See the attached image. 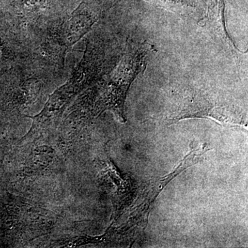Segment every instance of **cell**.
Returning a JSON list of instances; mask_svg holds the SVG:
<instances>
[{"label":"cell","mask_w":248,"mask_h":248,"mask_svg":"<svg viewBox=\"0 0 248 248\" xmlns=\"http://www.w3.org/2000/svg\"><path fill=\"white\" fill-rule=\"evenodd\" d=\"M102 63L101 54L98 53L95 48L87 46L70 79L50 94L40 113L30 117L32 125L22 138V142L37 141L58 128L62 115L73 99L95 82Z\"/></svg>","instance_id":"1"},{"label":"cell","mask_w":248,"mask_h":248,"mask_svg":"<svg viewBox=\"0 0 248 248\" xmlns=\"http://www.w3.org/2000/svg\"><path fill=\"white\" fill-rule=\"evenodd\" d=\"M152 46L147 43L127 45L120 62L108 73L102 72L95 82L101 85L100 97L98 99L96 112L110 110L121 122H126L125 102L130 86L134 80L145 71L147 55Z\"/></svg>","instance_id":"2"},{"label":"cell","mask_w":248,"mask_h":248,"mask_svg":"<svg viewBox=\"0 0 248 248\" xmlns=\"http://www.w3.org/2000/svg\"><path fill=\"white\" fill-rule=\"evenodd\" d=\"M188 118L210 119L229 127L247 126L244 114L213 91L197 88L186 89L170 114L169 124Z\"/></svg>","instance_id":"3"},{"label":"cell","mask_w":248,"mask_h":248,"mask_svg":"<svg viewBox=\"0 0 248 248\" xmlns=\"http://www.w3.org/2000/svg\"><path fill=\"white\" fill-rule=\"evenodd\" d=\"M197 161L195 155L190 153L174 172L148 184L140 195L141 197L138 199V202L134 205V208L130 210L128 220L122 226H118L120 232L127 239L133 241L144 231L148 223V215L158 195L173 178L185 170L187 168L195 164Z\"/></svg>","instance_id":"4"},{"label":"cell","mask_w":248,"mask_h":248,"mask_svg":"<svg viewBox=\"0 0 248 248\" xmlns=\"http://www.w3.org/2000/svg\"><path fill=\"white\" fill-rule=\"evenodd\" d=\"M97 13L86 6H80L71 18L62 26L58 35V42L62 51L66 53L91 30L97 22Z\"/></svg>","instance_id":"5"}]
</instances>
